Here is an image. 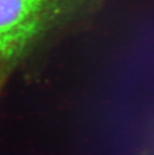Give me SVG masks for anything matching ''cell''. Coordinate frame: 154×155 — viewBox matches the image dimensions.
Instances as JSON below:
<instances>
[{"instance_id": "1", "label": "cell", "mask_w": 154, "mask_h": 155, "mask_svg": "<svg viewBox=\"0 0 154 155\" xmlns=\"http://www.w3.org/2000/svg\"><path fill=\"white\" fill-rule=\"evenodd\" d=\"M87 0H0V78L57 29L82 11Z\"/></svg>"}]
</instances>
